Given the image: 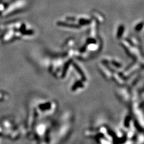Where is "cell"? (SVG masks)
<instances>
[{
    "label": "cell",
    "instance_id": "1",
    "mask_svg": "<svg viewBox=\"0 0 144 144\" xmlns=\"http://www.w3.org/2000/svg\"><path fill=\"white\" fill-rule=\"evenodd\" d=\"M50 107L49 103H46V104H41L40 106V108L42 109V110H44L46 109H48Z\"/></svg>",
    "mask_w": 144,
    "mask_h": 144
}]
</instances>
